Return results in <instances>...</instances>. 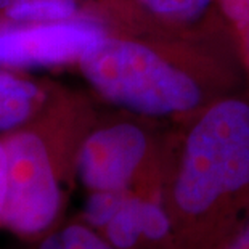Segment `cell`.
I'll return each mask as SVG.
<instances>
[{
    "label": "cell",
    "instance_id": "10",
    "mask_svg": "<svg viewBox=\"0 0 249 249\" xmlns=\"http://www.w3.org/2000/svg\"><path fill=\"white\" fill-rule=\"evenodd\" d=\"M219 12L238 34L249 28V0H217Z\"/></svg>",
    "mask_w": 249,
    "mask_h": 249
},
{
    "label": "cell",
    "instance_id": "8",
    "mask_svg": "<svg viewBox=\"0 0 249 249\" xmlns=\"http://www.w3.org/2000/svg\"><path fill=\"white\" fill-rule=\"evenodd\" d=\"M143 15L174 28H199L224 19L217 0H125Z\"/></svg>",
    "mask_w": 249,
    "mask_h": 249
},
{
    "label": "cell",
    "instance_id": "1",
    "mask_svg": "<svg viewBox=\"0 0 249 249\" xmlns=\"http://www.w3.org/2000/svg\"><path fill=\"white\" fill-rule=\"evenodd\" d=\"M93 8L108 33L76 68L111 107L183 123L241 93L246 68L241 40L225 19L174 28L125 0H95Z\"/></svg>",
    "mask_w": 249,
    "mask_h": 249
},
{
    "label": "cell",
    "instance_id": "7",
    "mask_svg": "<svg viewBox=\"0 0 249 249\" xmlns=\"http://www.w3.org/2000/svg\"><path fill=\"white\" fill-rule=\"evenodd\" d=\"M58 84L28 71L0 70V135L18 129L40 113Z\"/></svg>",
    "mask_w": 249,
    "mask_h": 249
},
{
    "label": "cell",
    "instance_id": "6",
    "mask_svg": "<svg viewBox=\"0 0 249 249\" xmlns=\"http://www.w3.org/2000/svg\"><path fill=\"white\" fill-rule=\"evenodd\" d=\"M95 231L114 249H174L172 224L160 195L119 192Z\"/></svg>",
    "mask_w": 249,
    "mask_h": 249
},
{
    "label": "cell",
    "instance_id": "11",
    "mask_svg": "<svg viewBox=\"0 0 249 249\" xmlns=\"http://www.w3.org/2000/svg\"><path fill=\"white\" fill-rule=\"evenodd\" d=\"M7 195H8V160H7V151H5L2 135H0V229H2L3 224Z\"/></svg>",
    "mask_w": 249,
    "mask_h": 249
},
{
    "label": "cell",
    "instance_id": "9",
    "mask_svg": "<svg viewBox=\"0 0 249 249\" xmlns=\"http://www.w3.org/2000/svg\"><path fill=\"white\" fill-rule=\"evenodd\" d=\"M33 249H114L81 217L63 220L53 230L34 241Z\"/></svg>",
    "mask_w": 249,
    "mask_h": 249
},
{
    "label": "cell",
    "instance_id": "2",
    "mask_svg": "<svg viewBox=\"0 0 249 249\" xmlns=\"http://www.w3.org/2000/svg\"><path fill=\"white\" fill-rule=\"evenodd\" d=\"M178 124L161 193L174 249H224L249 217V98H222Z\"/></svg>",
    "mask_w": 249,
    "mask_h": 249
},
{
    "label": "cell",
    "instance_id": "13",
    "mask_svg": "<svg viewBox=\"0 0 249 249\" xmlns=\"http://www.w3.org/2000/svg\"><path fill=\"white\" fill-rule=\"evenodd\" d=\"M240 40H241V52H243V58H245V65L249 70V28L240 34Z\"/></svg>",
    "mask_w": 249,
    "mask_h": 249
},
{
    "label": "cell",
    "instance_id": "5",
    "mask_svg": "<svg viewBox=\"0 0 249 249\" xmlns=\"http://www.w3.org/2000/svg\"><path fill=\"white\" fill-rule=\"evenodd\" d=\"M107 33L105 23L95 17L33 24L0 15V70L31 72L77 66Z\"/></svg>",
    "mask_w": 249,
    "mask_h": 249
},
{
    "label": "cell",
    "instance_id": "3",
    "mask_svg": "<svg viewBox=\"0 0 249 249\" xmlns=\"http://www.w3.org/2000/svg\"><path fill=\"white\" fill-rule=\"evenodd\" d=\"M98 113L90 93L58 84L39 114L2 135L8 160L2 229L34 243L61 224L79 151Z\"/></svg>",
    "mask_w": 249,
    "mask_h": 249
},
{
    "label": "cell",
    "instance_id": "4",
    "mask_svg": "<svg viewBox=\"0 0 249 249\" xmlns=\"http://www.w3.org/2000/svg\"><path fill=\"white\" fill-rule=\"evenodd\" d=\"M176 129L160 119L114 108L100 111L82 142L77 182L90 192L162 193Z\"/></svg>",
    "mask_w": 249,
    "mask_h": 249
},
{
    "label": "cell",
    "instance_id": "14",
    "mask_svg": "<svg viewBox=\"0 0 249 249\" xmlns=\"http://www.w3.org/2000/svg\"><path fill=\"white\" fill-rule=\"evenodd\" d=\"M18 0H0V15L5 13L7 10L12 7L13 3H17Z\"/></svg>",
    "mask_w": 249,
    "mask_h": 249
},
{
    "label": "cell",
    "instance_id": "12",
    "mask_svg": "<svg viewBox=\"0 0 249 249\" xmlns=\"http://www.w3.org/2000/svg\"><path fill=\"white\" fill-rule=\"evenodd\" d=\"M224 249H249V217Z\"/></svg>",
    "mask_w": 249,
    "mask_h": 249
}]
</instances>
